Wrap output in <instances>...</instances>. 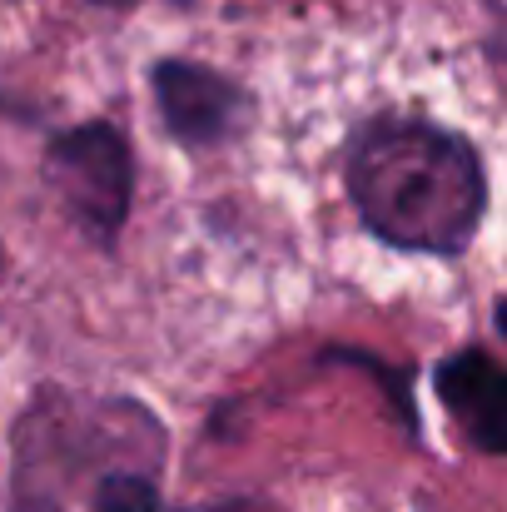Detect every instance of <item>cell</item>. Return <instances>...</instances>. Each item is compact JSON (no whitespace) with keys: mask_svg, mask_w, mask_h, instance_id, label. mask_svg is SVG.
Instances as JSON below:
<instances>
[{"mask_svg":"<svg viewBox=\"0 0 507 512\" xmlns=\"http://www.w3.org/2000/svg\"><path fill=\"white\" fill-rule=\"evenodd\" d=\"M155 95H160L165 125L184 145H219L239 130V115H244L239 85H229L219 70L189 65V60L155 65Z\"/></svg>","mask_w":507,"mask_h":512,"instance_id":"obj_3","label":"cell"},{"mask_svg":"<svg viewBox=\"0 0 507 512\" xmlns=\"http://www.w3.org/2000/svg\"><path fill=\"white\" fill-rule=\"evenodd\" d=\"M45 179L55 189V199L65 204V214L100 244H110L125 224L130 209V145L115 125H85L65 140L50 145L45 155Z\"/></svg>","mask_w":507,"mask_h":512,"instance_id":"obj_2","label":"cell"},{"mask_svg":"<svg viewBox=\"0 0 507 512\" xmlns=\"http://www.w3.org/2000/svg\"><path fill=\"white\" fill-rule=\"evenodd\" d=\"M348 189L373 234L438 254L473 239L488 194L473 145L418 120L368 125L348 155Z\"/></svg>","mask_w":507,"mask_h":512,"instance_id":"obj_1","label":"cell"},{"mask_svg":"<svg viewBox=\"0 0 507 512\" xmlns=\"http://www.w3.org/2000/svg\"><path fill=\"white\" fill-rule=\"evenodd\" d=\"M95 512H155V488L145 478H110L95 493Z\"/></svg>","mask_w":507,"mask_h":512,"instance_id":"obj_5","label":"cell"},{"mask_svg":"<svg viewBox=\"0 0 507 512\" xmlns=\"http://www.w3.org/2000/svg\"><path fill=\"white\" fill-rule=\"evenodd\" d=\"M20 512H55V508H45V503H30V508H20Z\"/></svg>","mask_w":507,"mask_h":512,"instance_id":"obj_6","label":"cell"},{"mask_svg":"<svg viewBox=\"0 0 507 512\" xmlns=\"http://www.w3.org/2000/svg\"><path fill=\"white\" fill-rule=\"evenodd\" d=\"M438 393L448 403V413L468 428V438L483 448V453H498L503 448V403H507V383L503 368L468 348V353H453L443 368H438Z\"/></svg>","mask_w":507,"mask_h":512,"instance_id":"obj_4","label":"cell"},{"mask_svg":"<svg viewBox=\"0 0 507 512\" xmlns=\"http://www.w3.org/2000/svg\"><path fill=\"white\" fill-rule=\"evenodd\" d=\"M100 5H125V0H100Z\"/></svg>","mask_w":507,"mask_h":512,"instance_id":"obj_7","label":"cell"}]
</instances>
